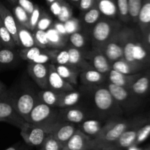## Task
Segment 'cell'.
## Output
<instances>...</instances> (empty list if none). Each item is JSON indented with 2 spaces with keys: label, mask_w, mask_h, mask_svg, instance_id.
I'll return each mask as SVG.
<instances>
[{
  "label": "cell",
  "mask_w": 150,
  "mask_h": 150,
  "mask_svg": "<svg viewBox=\"0 0 150 150\" xmlns=\"http://www.w3.org/2000/svg\"><path fill=\"white\" fill-rule=\"evenodd\" d=\"M8 95L16 111L27 122L31 111L39 100L37 94L30 91H23L20 94Z\"/></svg>",
  "instance_id": "8992f818"
},
{
  "label": "cell",
  "mask_w": 150,
  "mask_h": 150,
  "mask_svg": "<svg viewBox=\"0 0 150 150\" xmlns=\"http://www.w3.org/2000/svg\"><path fill=\"white\" fill-rule=\"evenodd\" d=\"M58 110L38 100L31 111L27 122L40 126H54L58 120Z\"/></svg>",
  "instance_id": "277c9868"
},
{
  "label": "cell",
  "mask_w": 150,
  "mask_h": 150,
  "mask_svg": "<svg viewBox=\"0 0 150 150\" xmlns=\"http://www.w3.org/2000/svg\"><path fill=\"white\" fill-rule=\"evenodd\" d=\"M27 70L29 76L32 78L37 85L43 89H48V64L29 62Z\"/></svg>",
  "instance_id": "9c48e42d"
},
{
  "label": "cell",
  "mask_w": 150,
  "mask_h": 150,
  "mask_svg": "<svg viewBox=\"0 0 150 150\" xmlns=\"http://www.w3.org/2000/svg\"><path fill=\"white\" fill-rule=\"evenodd\" d=\"M82 83L88 86H97L102 84L106 79V74L98 71L93 68L82 71L80 75Z\"/></svg>",
  "instance_id": "e0dca14e"
},
{
  "label": "cell",
  "mask_w": 150,
  "mask_h": 150,
  "mask_svg": "<svg viewBox=\"0 0 150 150\" xmlns=\"http://www.w3.org/2000/svg\"><path fill=\"white\" fill-rule=\"evenodd\" d=\"M43 49L38 46H32L29 48H23L19 51L18 54L23 60L28 62H34L35 59L41 54Z\"/></svg>",
  "instance_id": "d6a6232c"
},
{
  "label": "cell",
  "mask_w": 150,
  "mask_h": 150,
  "mask_svg": "<svg viewBox=\"0 0 150 150\" xmlns=\"http://www.w3.org/2000/svg\"><path fill=\"white\" fill-rule=\"evenodd\" d=\"M52 26H54V27L55 28V29H57L59 33L62 34V35H67V36H68V35H67V32H66L65 30V28H64V23H62V22L60 21H57L53 23Z\"/></svg>",
  "instance_id": "816d5d0a"
},
{
  "label": "cell",
  "mask_w": 150,
  "mask_h": 150,
  "mask_svg": "<svg viewBox=\"0 0 150 150\" xmlns=\"http://www.w3.org/2000/svg\"><path fill=\"white\" fill-rule=\"evenodd\" d=\"M67 51L69 54V62L67 66L76 68L80 71L92 68L90 63L86 61V57H84L81 50L71 46L67 49Z\"/></svg>",
  "instance_id": "2e32d148"
},
{
  "label": "cell",
  "mask_w": 150,
  "mask_h": 150,
  "mask_svg": "<svg viewBox=\"0 0 150 150\" xmlns=\"http://www.w3.org/2000/svg\"><path fill=\"white\" fill-rule=\"evenodd\" d=\"M10 1H12V2H18V0H10Z\"/></svg>",
  "instance_id": "91938a15"
},
{
  "label": "cell",
  "mask_w": 150,
  "mask_h": 150,
  "mask_svg": "<svg viewBox=\"0 0 150 150\" xmlns=\"http://www.w3.org/2000/svg\"><path fill=\"white\" fill-rule=\"evenodd\" d=\"M142 8V0H128L129 16L136 19Z\"/></svg>",
  "instance_id": "60d3db41"
},
{
  "label": "cell",
  "mask_w": 150,
  "mask_h": 150,
  "mask_svg": "<svg viewBox=\"0 0 150 150\" xmlns=\"http://www.w3.org/2000/svg\"><path fill=\"white\" fill-rule=\"evenodd\" d=\"M66 150H90L95 148L93 138L77 129L73 136L64 145Z\"/></svg>",
  "instance_id": "30bf717a"
},
{
  "label": "cell",
  "mask_w": 150,
  "mask_h": 150,
  "mask_svg": "<svg viewBox=\"0 0 150 150\" xmlns=\"http://www.w3.org/2000/svg\"><path fill=\"white\" fill-rule=\"evenodd\" d=\"M101 13L97 6H94L89 10L85 12L83 16V22L88 26H94L101 18Z\"/></svg>",
  "instance_id": "1f68e13d"
},
{
  "label": "cell",
  "mask_w": 150,
  "mask_h": 150,
  "mask_svg": "<svg viewBox=\"0 0 150 150\" xmlns=\"http://www.w3.org/2000/svg\"><path fill=\"white\" fill-rule=\"evenodd\" d=\"M0 120L21 129L26 121L16 111L7 92L0 96Z\"/></svg>",
  "instance_id": "52a82bcc"
},
{
  "label": "cell",
  "mask_w": 150,
  "mask_h": 150,
  "mask_svg": "<svg viewBox=\"0 0 150 150\" xmlns=\"http://www.w3.org/2000/svg\"><path fill=\"white\" fill-rule=\"evenodd\" d=\"M18 4L20 5L29 15L33 12L35 4H34L30 0H18Z\"/></svg>",
  "instance_id": "c3c4849f"
},
{
  "label": "cell",
  "mask_w": 150,
  "mask_h": 150,
  "mask_svg": "<svg viewBox=\"0 0 150 150\" xmlns=\"http://www.w3.org/2000/svg\"><path fill=\"white\" fill-rule=\"evenodd\" d=\"M0 18L7 30L13 37L16 46H19L18 38L17 21L13 13L0 1Z\"/></svg>",
  "instance_id": "9a60e30c"
},
{
  "label": "cell",
  "mask_w": 150,
  "mask_h": 150,
  "mask_svg": "<svg viewBox=\"0 0 150 150\" xmlns=\"http://www.w3.org/2000/svg\"><path fill=\"white\" fill-rule=\"evenodd\" d=\"M0 40H1V45L4 48L13 49L16 46L13 37L4 25L1 18H0Z\"/></svg>",
  "instance_id": "4dcf8cb0"
},
{
  "label": "cell",
  "mask_w": 150,
  "mask_h": 150,
  "mask_svg": "<svg viewBox=\"0 0 150 150\" xmlns=\"http://www.w3.org/2000/svg\"><path fill=\"white\" fill-rule=\"evenodd\" d=\"M18 26V38L19 41V46L23 48L37 46L34 38L33 32L28 28L22 26L17 22Z\"/></svg>",
  "instance_id": "603a6c76"
},
{
  "label": "cell",
  "mask_w": 150,
  "mask_h": 150,
  "mask_svg": "<svg viewBox=\"0 0 150 150\" xmlns=\"http://www.w3.org/2000/svg\"><path fill=\"white\" fill-rule=\"evenodd\" d=\"M70 1H72V2L73 3V4H76V6H79V1L80 0H70Z\"/></svg>",
  "instance_id": "9f6ffc18"
},
{
  "label": "cell",
  "mask_w": 150,
  "mask_h": 150,
  "mask_svg": "<svg viewBox=\"0 0 150 150\" xmlns=\"http://www.w3.org/2000/svg\"><path fill=\"white\" fill-rule=\"evenodd\" d=\"M1 46H2V45H1V40H0V49L1 48Z\"/></svg>",
  "instance_id": "94428289"
},
{
  "label": "cell",
  "mask_w": 150,
  "mask_h": 150,
  "mask_svg": "<svg viewBox=\"0 0 150 150\" xmlns=\"http://www.w3.org/2000/svg\"><path fill=\"white\" fill-rule=\"evenodd\" d=\"M62 150H66V149H64V148H63Z\"/></svg>",
  "instance_id": "6125c7cd"
},
{
  "label": "cell",
  "mask_w": 150,
  "mask_h": 150,
  "mask_svg": "<svg viewBox=\"0 0 150 150\" xmlns=\"http://www.w3.org/2000/svg\"><path fill=\"white\" fill-rule=\"evenodd\" d=\"M118 16L123 21H126L129 17L128 0H117Z\"/></svg>",
  "instance_id": "ab89813d"
},
{
  "label": "cell",
  "mask_w": 150,
  "mask_h": 150,
  "mask_svg": "<svg viewBox=\"0 0 150 150\" xmlns=\"http://www.w3.org/2000/svg\"><path fill=\"white\" fill-rule=\"evenodd\" d=\"M98 49L101 51L111 63L122 59L124 57V51L120 29L106 44Z\"/></svg>",
  "instance_id": "ba28073f"
},
{
  "label": "cell",
  "mask_w": 150,
  "mask_h": 150,
  "mask_svg": "<svg viewBox=\"0 0 150 150\" xmlns=\"http://www.w3.org/2000/svg\"><path fill=\"white\" fill-rule=\"evenodd\" d=\"M106 79H108V83L125 88H130L134 83L133 76L131 74H125L113 69L106 74Z\"/></svg>",
  "instance_id": "ac0fdd59"
},
{
  "label": "cell",
  "mask_w": 150,
  "mask_h": 150,
  "mask_svg": "<svg viewBox=\"0 0 150 150\" xmlns=\"http://www.w3.org/2000/svg\"><path fill=\"white\" fill-rule=\"evenodd\" d=\"M136 63H130L122 58L112 63L111 66L113 70L125 74H131L136 69Z\"/></svg>",
  "instance_id": "f1b7e54d"
},
{
  "label": "cell",
  "mask_w": 150,
  "mask_h": 150,
  "mask_svg": "<svg viewBox=\"0 0 150 150\" xmlns=\"http://www.w3.org/2000/svg\"><path fill=\"white\" fill-rule=\"evenodd\" d=\"M138 131L129 127L119 138L114 146L118 148H129L136 143Z\"/></svg>",
  "instance_id": "4316f807"
},
{
  "label": "cell",
  "mask_w": 150,
  "mask_h": 150,
  "mask_svg": "<svg viewBox=\"0 0 150 150\" xmlns=\"http://www.w3.org/2000/svg\"><path fill=\"white\" fill-rule=\"evenodd\" d=\"M54 126H40L26 122L21 129V135L28 145L40 146L48 135L51 133Z\"/></svg>",
  "instance_id": "5b68a950"
},
{
  "label": "cell",
  "mask_w": 150,
  "mask_h": 150,
  "mask_svg": "<svg viewBox=\"0 0 150 150\" xmlns=\"http://www.w3.org/2000/svg\"><path fill=\"white\" fill-rule=\"evenodd\" d=\"M13 16L18 23L29 29V15L18 4L13 7Z\"/></svg>",
  "instance_id": "836d02e7"
},
{
  "label": "cell",
  "mask_w": 150,
  "mask_h": 150,
  "mask_svg": "<svg viewBox=\"0 0 150 150\" xmlns=\"http://www.w3.org/2000/svg\"><path fill=\"white\" fill-rule=\"evenodd\" d=\"M86 58L90 60L89 63L94 69L103 74H107L112 69V63L98 49L95 48L93 51H89Z\"/></svg>",
  "instance_id": "4fadbf2b"
},
{
  "label": "cell",
  "mask_w": 150,
  "mask_h": 150,
  "mask_svg": "<svg viewBox=\"0 0 150 150\" xmlns=\"http://www.w3.org/2000/svg\"><path fill=\"white\" fill-rule=\"evenodd\" d=\"M149 86V79L146 76H142L135 81L130 89L133 91V93L137 94V95H142L147 91Z\"/></svg>",
  "instance_id": "e575fe53"
},
{
  "label": "cell",
  "mask_w": 150,
  "mask_h": 150,
  "mask_svg": "<svg viewBox=\"0 0 150 150\" xmlns=\"http://www.w3.org/2000/svg\"><path fill=\"white\" fill-rule=\"evenodd\" d=\"M62 2H61L59 1H57V0L54 1V2L51 4V10L55 16H58V15L59 14L60 10H61L62 8Z\"/></svg>",
  "instance_id": "f907efd6"
},
{
  "label": "cell",
  "mask_w": 150,
  "mask_h": 150,
  "mask_svg": "<svg viewBox=\"0 0 150 150\" xmlns=\"http://www.w3.org/2000/svg\"><path fill=\"white\" fill-rule=\"evenodd\" d=\"M55 68L59 74L68 83L74 86L77 85L78 77L80 71L67 65H55Z\"/></svg>",
  "instance_id": "ffe728a7"
},
{
  "label": "cell",
  "mask_w": 150,
  "mask_h": 150,
  "mask_svg": "<svg viewBox=\"0 0 150 150\" xmlns=\"http://www.w3.org/2000/svg\"><path fill=\"white\" fill-rule=\"evenodd\" d=\"M48 41V46L52 49H60L64 47L68 41V36L59 33L55 28L51 26L46 31Z\"/></svg>",
  "instance_id": "d6986e66"
},
{
  "label": "cell",
  "mask_w": 150,
  "mask_h": 150,
  "mask_svg": "<svg viewBox=\"0 0 150 150\" xmlns=\"http://www.w3.org/2000/svg\"><path fill=\"white\" fill-rule=\"evenodd\" d=\"M53 21L51 16L45 12L42 11L39 21L37 24L36 29H40L42 31H47L53 24Z\"/></svg>",
  "instance_id": "f35d334b"
},
{
  "label": "cell",
  "mask_w": 150,
  "mask_h": 150,
  "mask_svg": "<svg viewBox=\"0 0 150 150\" xmlns=\"http://www.w3.org/2000/svg\"><path fill=\"white\" fill-rule=\"evenodd\" d=\"M90 150H102L100 149H98V148H94V149H92Z\"/></svg>",
  "instance_id": "680465c9"
},
{
  "label": "cell",
  "mask_w": 150,
  "mask_h": 150,
  "mask_svg": "<svg viewBox=\"0 0 150 150\" xmlns=\"http://www.w3.org/2000/svg\"><path fill=\"white\" fill-rule=\"evenodd\" d=\"M96 6L105 18L113 19L118 16L116 0H96Z\"/></svg>",
  "instance_id": "44dd1931"
},
{
  "label": "cell",
  "mask_w": 150,
  "mask_h": 150,
  "mask_svg": "<svg viewBox=\"0 0 150 150\" xmlns=\"http://www.w3.org/2000/svg\"><path fill=\"white\" fill-rule=\"evenodd\" d=\"M51 63L54 65H68L69 54L67 49H48Z\"/></svg>",
  "instance_id": "83f0119b"
},
{
  "label": "cell",
  "mask_w": 150,
  "mask_h": 150,
  "mask_svg": "<svg viewBox=\"0 0 150 150\" xmlns=\"http://www.w3.org/2000/svg\"><path fill=\"white\" fill-rule=\"evenodd\" d=\"M38 99L44 104L52 107H57L61 93L51 89H43L37 94Z\"/></svg>",
  "instance_id": "d4e9b609"
},
{
  "label": "cell",
  "mask_w": 150,
  "mask_h": 150,
  "mask_svg": "<svg viewBox=\"0 0 150 150\" xmlns=\"http://www.w3.org/2000/svg\"><path fill=\"white\" fill-rule=\"evenodd\" d=\"M42 11V10H41L40 7L35 4L33 12L29 15V29L32 32L36 29L37 24H38V22L39 21L40 17Z\"/></svg>",
  "instance_id": "7bdbcfd3"
},
{
  "label": "cell",
  "mask_w": 150,
  "mask_h": 150,
  "mask_svg": "<svg viewBox=\"0 0 150 150\" xmlns=\"http://www.w3.org/2000/svg\"><path fill=\"white\" fill-rule=\"evenodd\" d=\"M76 130L77 127L75 124L59 121L54 125L51 134L55 139L64 146Z\"/></svg>",
  "instance_id": "5bb4252c"
},
{
  "label": "cell",
  "mask_w": 150,
  "mask_h": 150,
  "mask_svg": "<svg viewBox=\"0 0 150 150\" xmlns=\"http://www.w3.org/2000/svg\"><path fill=\"white\" fill-rule=\"evenodd\" d=\"M108 91L113 96L114 99L116 100L120 106H126L127 101L130 98V92L129 91L130 88H125L123 87L117 86L114 84L108 83L106 86Z\"/></svg>",
  "instance_id": "7402d4cb"
},
{
  "label": "cell",
  "mask_w": 150,
  "mask_h": 150,
  "mask_svg": "<svg viewBox=\"0 0 150 150\" xmlns=\"http://www.w3.org/2000/svg\"><path fill=\"white\" fill-rule=\"evenodd\" d=\"M6 93V87L2 82L0 80V96Z\"/></svg>",
  "instance_id": "f5cc1de1"
},
{
  "label": "cell",
  "mask_w": 150,
  "mask_h": 150,
  "mask_svg": "<svg viewBox=\"0 0 150 150\" xmlns=\"http://www.w3.org/2000/svg\"><path fill=\"white\" fill-rule=\"evenodd\" d=\"M48 89L53 90L57 92L74 91V86L66 82L57 71L55 65L48 63Z\"/></svg>",
  "instance_id": "8fae6325"
},
{
  "label": "cell",
  "mask_w": 150,
  "mask_h": 150,
  "mask_svg": "<svg viewBox=\"0 0 150 150\" xmlns=\"http://www.w3.org/2000/svg\"><path fill=\"white\" fill-rule=\"evenodd\" d=\"M93 99L95 107L101 113L105 116H119L120 106L106 87H95Z\"/></svg>",
  "instance_id": "3957f363"
},
{
  "label": "cell",
  "mask_w": 150,
  "mask_h": 150,
  "mask_svg": "<svg viewBox=\"0 0 150 150\" xmlns=\"http://www.w3.org/2000/svg\"><path fill=\"white\" fill-rule=\"evenodd\" d=\"M68 41H70L72 46L79 49L83 48L85 46V43H86L84 35L81 32H76L69 35Z\"/></svg>",
  "instance_id": "8d00e7d4"
},
{
  "label": "cell",
  "mask_w": 150,
  "mask_h": 150,
  "mask_svg": "<svg viewBox=\"0 0 150 150\" xmlns=\"http://www.w3.org/2000/svg\"><path fill=\"white\" fill-rule=\"evenodd\" d=\"M129 127L127 121L114 119L107 121L103 126L98 136L94 138L95 148L103 149L114 146L122 134Z\"/></svg>",
  "instance_id": "6da1fadb"
},
{
  "label": "cell",
  "mask_w": 150,
  "mask_h": 150,
  "mask_svg": "<svg viewBox=\"0 0 150 150\" xmlns=\"http://www.w3.org/2000/svg\"><path fill=\"white\" fill-rule=\"evenodd\" d=\"M95 5H96V0H80L79 7L82 12L85 13Z\"/></svg>",
  "instance_id": "681fc988"
},
{
  "label": "cell",
  "mask_w": 150,
  "mask_h": 150,
  "mask_svg": "<svg viewBox=\"0 0 150 150\" xmlns=\"http://www.w3.org/2000/svg\"><path fill=\"white\" fill-rule=\"evenodd\" d=\"M146 56V51L144 49L143 47L139 44H135L133 49V57L134 60V63H136L137 61L142 60Z\"/></svg>",
  "instance_id": "bcb514c9"
},
{
  "label": "cell",
  "mask_w": 150,
  "mask_h": 150,
  "mask_svg": "<svg viewBox=\"0 0 150 150\" xmlns=\"http://www.w3.org/2000/svg\"><path fill=\"white\" fill-rule=\"evenodd\" d=\"M150 134V125H146L138 131L136 143H141L144 141Z\"/></svg>",
  "instance_id": "7dc6e473"
},
{
  "label": "cell",
  "mask_w": 150,
  "mask_h": 150,
  "mask_svg": "<svg viewBox=\"0 0 150 150\" xmlns=\"http://www.w3.org/2000/svg\"><path fill=\"white\" fill-rule=\"evenodd\" d=\"M103 150H121L120 148L118 147L115 146H108L106 147V148L103 149Z\"/></svg>",
  "instance_id": "db71d44e"
},
{
  "label": "cell",
  "mask_w": 150,
  "mask_h": 150,
  "mask_svg": "<svg viewBox=\"0 0 150 150\" xmlns=\"http://www.w3.org/2000/svg\"><path fill=\"white\" fill-rule=\"evenodd\" d=\"M87 113L81 108L76 107L60 108L58 111V120L61 122L72 124H81L89 119Z\"/></svg>",
  "instance_id": "7c38bea8"
},
{
  "label": "cell",
  "mask_w": 150,
  "mask_h": 150,
  "mask_svg": "<svg viewBox=\"0 0 150 150\" xmlns=\"http://www.w3.org/2000/svg\"><path fill=\"white\" fill-rule=\"evenodd\" d=\"M81 94L79 91H76L75 90L62 92L57 107L58 108H65V107H73L79 102Z\"/></svg>",
  "instance_id": "484cf974"
},
{
  "label": "cell",
  "mask_w": 150,
  "mask_h": 150,
  "mask_svg": "<svg viewBox=\"0 0 150 150\" xmlns=\"http://www.w3.org/2000/svg\"><path fill=\"white\" fill-rule=\"evenodd\" d=\"M32 32H33L37 46L41 49H45L48 46V41L46 31L35 29Z\"/></svg>",
  "instance_id": "74e56055"
},
{
  "label": "cell",
  "mask_w": 150,
  "mask_h": 150,
  "mask_svg": "<svg viewBox=\"0 0 150 150\" xmlns=\"http://www.w3.org/2000/svg\"><path fill=\"white\" fill-rule=\"evenodd\" d=\"M72 17H73V12H72L71 8L67 4H63L62 3L60 13L57 16L59 21L64 23L67 20L71 19Z\"/></svg>",
  "instance_id": "ee69618b"
},
{
  "label": "cell",
  "mask_w": 150,
  "mask_h": 150,
  "mask_svg": "<svg viewBox=\"0 0 150 150\" xmlns=\"http://www.w3.org/2000/svg\"><path fill=\"white\" fill-rule=\"evenodd\" d=\"M0 122H2V121H1V120H0Z\"/></svg>",
  "instance_id": "be15d7a7"
},
{
  "label": "cell",
  "mask_w": 150,
  "mask_h": 150,
  "mask_svg": "<svg viewBox=\"0 0 150 150\" xmlns=\"http://www.w3.org/2000/svg\"><path fill=\"white\" fill-rule=\"evenodd\" d=\"M80 129L81 132L86 134L89 137L92 138H95L100 132L103 126L101 125V122L100 121L95 119H86L82 123L80 124Z\"/></svg>",
  "instance_id": "cb8c5ba5"
},
{
  "label": "cell",
  "mask_w": 150,
  "mask_h": 150,
  "mask_svg": "<svg viewBox=\"0 0 150 150\" xmlns=\"http://www.w3.org/2000/svg\"><path fill=\"white\" fill-rule=\"evenodd\" d=\"M4 150H19V147L18 145H14L12 146L8 147V148H7Z\"/></svg>",
  "instance_id": "11a10c76"
},
{
  "label": "cell",
  "mask_w": 150,
  "mask_h": 150,
  "mask_svg": "<svg viewBox=\"0 0 150 150\" xmlns=\"http://www.w3.org/2000/svg\"><path fill=\"white\" fill-rule=\"evenodd\" d=\"M64 28L67 32V35H70V34L76 32H80L81 30V24L79 19H76V18L72 17L69 20L64 23Z\"/></svg>",
  "instance_id": "b9f144b4"
},
{
  "label": "cell",
  "mask_w": 150,
  "mask_h": 150,
  "mask_svg": "<svg viewBox=\"0 0 150 150\" xmlns=\"http://www.w3.org/2000/svg\"><path fill=\"white\" fill-rule=\"evenodd\" d=\"M121 24L112 19H101L93 26L92 31V42L95 49H100L106 44L119 30Z\"/></svg>",
  "instance_id": "7a4b0ae2"
},
{
  "label": "cell",
  "mask_w": 150,
  "mask_h": 150,
  "mask_svg": "<svg viewBox=\"0 0 150 150\" xmlns=\"http://www.w3.org/2000/svg\"><path fill=\"white\" fill-rule=\"evenodd\" d=\"M147 40H148V42H149V44H150V32L149 33V35H148V38H147Z\"/></svg>",
  "instance_id": "6f0895ef"
},
{
  "label": "cell",
  "mask_w": 150,
  "mask_h": 150,
  "mask_svg": "<svg viewBox=\"0 0 150 150\" xmlns=\"http://www.w3.org/2000/svg\"><path fill=\"white\" fill-rule=\"evenodd\" d=\"M18 59V54L12 49H0V66H10L16 63Z\"/></svg>",
  "instance_id": "f546056e"
},
{
  "label": "cell",
  "mask_w": 150,
  "mask_h": 150,
  "mask_svg": "<svg viewBox=\"0 0 150 150\" xmlns=\"http://www.w3.org/2000/svg\"><path fill=\"white\" fill-rule=\"evenodd\" d=\"M64 147V146L62 144L59 142L51 134H50L44 140L40 150H62Z\"/></svg>",
  "instance_id": "d590c367"
},
{
  "label": "cell",
  "mask_w": 150,
  "mask_h": 150,
  "mask_svg": "<svg viewBox=\"0 0 150 150\" xmlns=\"http://www.w3.org/2000/svg\"><path fill=\"white\" fill-rule=\"evenodd\" d=\"M139 19L142 24H148L150 22V2L146 3L142 6L139 14Z\"/></svg>",
  "instance_id": "f6af8a7d"
}]
</instances>
